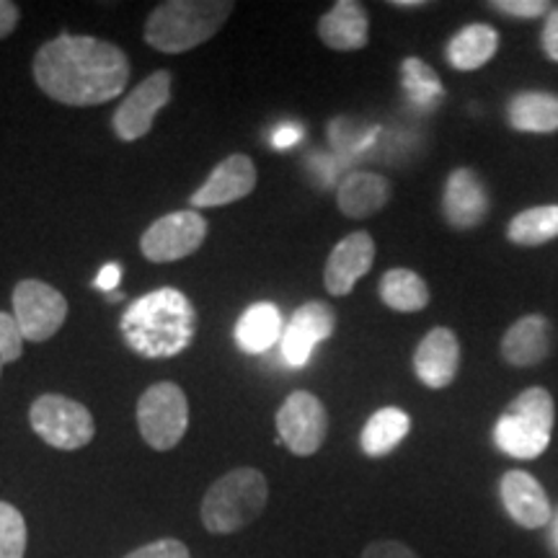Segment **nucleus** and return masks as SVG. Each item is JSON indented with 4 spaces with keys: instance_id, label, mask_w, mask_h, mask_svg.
I'll use <instances>...</instances> for the list:
<instances>
[{
    "instance_id": "nucleus-29",
    "label": "nucleus",
    "mask_w": 558,
    "mask_h": 558,
    "mask_svg": "<svg viewBox=\"0 0 558 558\" xmlns=\"http://www.w3.org/2000/svg\"><path fill=\"white\" fill-rule=\"evenodd\" d=\"M26 520L9 501H0V558H24Z\"/></svg>"
},
{
    "instance_id": "nucleus-6",
    "label": "nucleus",
    "mask_w": 558,
    "mask_h": 558,
    "mask_svg": "<svg viewBox=\"0 0 558 558\" xmlns=\"http://www.w3.org/2000/svg\"><path fill=\"white\" fill-rule=\"evenodd\" d=\"M32 429L45 439L50 448L81 450L94 439L96 422L83 403L65 396H39L29 409Z\"/></svg>"
},
{
    "instance_id": "nucleus-11",
    "label": "nucleus",
    "mask_w": 558,
    "mask_h": 558,
    "mask_svg": "<svg viewBox=\"0 0 558 558\" xmlns=\"http://www.w3.org/2000/svg\"><path fill=\"white\" fill-rule=\"evenodd\" d=\"M337 329V313L324 300H311V303L300 305L292 313L290 324L284 326L282 339V357L290 367H305L308 365L313 349L318 341H326Z\"/></svg>"
},
{
    "instance_id": "nucleus-21",
    "label": "nucleus",
    "mask_w": 558,
    "mask_h": 558,
    "mask_svg": "<svg viewBox=\"0 0 558 558\" xmlns=\"http://www.w3.org/2000/svg\"><path fill=\"white\" fill-rule=\"evenodd\" d=\"M509 128L518 132L546 135L558 130V96L546 90H525L509 101L507 109Z\"/></svg>"
},
{
    "instance_id": "nucleus-1",
    "label": "nucleus",
    "mask_w": 558,
    "mask_h": 558,
    "mask_svg": "<svg viewBox=\"0 0 558 558\" xmlns=\"http://www.w3.org/2000/svg\"><path fill=\"white\" fill-rule=\"evenodd\" d=\"M34 81L65 107H99L128 86L130 60L111 41L60 34L34 58Z\"/></svg>"
},
{
    "instance_id": "nucleus-25",
    "label": "nucleus",
    "mask_w": 558,
    "mask_h": 558,
    "mask_svg": "<svg viewBox=\"0 0 558 558\" xmlns=\"http://www.w3.org/2000/svg\"><path fill=\"white\" fill-rule=\"evenodd\" d=\"M380 300L399 313H416L429 305V288L416 271L390 269L380 279Z\"/></svg>"
},
{
    "instance_id": "nucleus-27",
    "label": "nucleus",
    "mask_w": 558,
    "mask_h": 558,
    "mask_svg": "<svg viewBox=\"0 0 558 558\" xmlns=\"http://www.w3.org/2000/svg\"><path fill=\"white\" fill-rule=\"evenodd\" d=\"M507 239L518 246H541L558 239V205H543L520 213L509 222Z\"/></svg>"
},
{
    "instance_id": "nucleus-17",
    "label": "nucleus",
    "mask_w": 558,
    "mask_h": 558,
    "mask_svg": "<svg viewBox=\"0 0 558 558\" xmlns=\"http://www.w3.org/2000/svg\"><path fill=\"white\" fill-rule=\"evenodd\" d=\"M318 37L337 52L362 50L369 39V21L362 3L339 0L329 13L318 19Z\"/></svg>"
},
{
    "instance_id": "nucleus-12",
    "label": "nucleus",
    "mask_w": 558,
    "mask_h": 558,
    "mask_svg": "<svg viewBox=\"0 0 558 558\" xmlns=\"http://www.w3.org/2000/svg\"><path fill=\"white\" fill-rule=\"evenodd\" d=\"M256 186V166L254 160L243 153H233L222 160L220 166H215V171L209 173V179L199 186L197 192L190 197L192 209H207V207H226L233 205L243 197H248Z\"/></svg>"
},
{
    "instance_id": "nucleus-13",
    "label": "nucleus",
    "mask_w": 558,
    "mask_h": 558,
    "mask_svg": "<svg viewBox=\"0 0 558 558\" xmlns=\"http://www.w3.org/2000/svg\"><path fill=\"white\" fill-rule=\"evenodd\" d=\"M375 259V241L369 233H352L333 246L326 262L324 282L333 298H344L367 275Z\"/></svg>"
},
{
    "instance_id": "nucleus-37",
    "label": "nucleus",
    "mask_w": 558,
    "mask_h": 558,
    "mask_svg": "<svg viewBox=\"0 0 558 558\" xmlns=\"http://www.w3.org/2000/svg\"><path fill=\"white\" fill-rule=\"evenodd\" d=\"M19 24V5L0 0V39H5Z\"/></svg>"
},
{
    "instance_id": "nucleus-31",
    "label": "nucleus",
    "mask_w": 558,
    "mask_h": 558,
    "mask_svg": "<svg viewBox=\"0 0 558 558\" xmlns=\"http://www.w3.org/2000/svg\"><path fill=\"white\" fill-rule=\"evenodd\" d=\"M124 558H190V548H186L181 541L163 538V541H153L148 546H140Z\"/></svg>"
},
{
    "instance_id": "nucleus-30",
    "label": "nucleus",
    "mask_w": 558,
    "mask_h": 558,
    "mask_svg": "<svg viewBox=\"0 0 558 558\" xmlns=\"http://www.w3.org/2000/svg\"><path fill=\"white\" fill-rule=\"evenodd\" d=\"M24 333H21L16 318L9 313H0V375L9 362H16L24 352Z\"/></svg>"
},
{
    "instance_id": "nucleus-10",
    "label": "nucleus",
    "mask_w": 558,
    "mask_h": 558,
    "mask_svg": "<svg viewBox=\"0 0 558 558\" xmlns=\"http://www.w3.org/2000/svg\"><path fill=\"white\" fill-rule=\"evenodd\" d=\"M171 101V73L158 70L145 78L132 94L117 107L111 117V128L124 143H135L145 137L156 122V114Z\"/></svg>"
},
{
    "instance_id": "nucleus-32",
    "label": "nucleus",
    "mask_w": 558,
    "mask_h": 558,
    "mask_svg": "<svg viewBox=\"0 0 558 558\" xmlns=\"http://www.w3.org/2000/svg\"><path fill=\"white\" fill-rule=\"evenodd\" d=\"M492 9L507 13V16L538 19L541 13L550 11V3H546V0H494Z\"/></svg>"
},
{
    "instance_id": "nucleus-35",
    "label": "nucleus",
    "mask_w": 558,
    "mask_h": 558,
    "mask_svg": "<svg viewBox=\"0 0 558 558\" xmlns=\"http://www.w3.org/2000/svg\"><path fill=\"white\" fill-rule=\"evenodd\" d=\"M120 279H122V267L117 262L111 264H104L99 275H96V288L107 292V295H111V292H117V288H120Z\"/></svg>"
},
{
    "instance_id": "nucleus-33",
    "label": "nucleus",
    "mask_w": 558,
    "mask_h": 558,
    "mask_svg": "<svg viewBox=\"0 0 558 558\" xmlns=\"http://www.w3.org/2000/svg\"><path fill=\"white\" fill-rule=\"evenodd\" d=\"M362 558H418V556L407 546V543L378 541V543H369V546L362 550Z\"/></svg>"
},
{
    "instance_id": "nucleus-18",
    "label": "nucleus",
    "mask_w": 558,
    "mask_h": 558,
    "mask_svg": "<svg viewBox=\"0 0 558 558\" xmlns=\"http://www.w3.org/2000/svg\"><path fill=\"white\" fill-rule=\"evenodd\" d=\"M550 354V324L546 316L514 320L501 339V357L514 367L541 365Z\"/></svg>"
},
{
    "instance_id": "nucleus-16",
    "label": "nucleus",
    "mask_w": 558,
    "mask_h": 558,
    "mask_svg": "<svg viewBox=\"0 0 558 558\" xmlns=\"http://www.w3.org/2000/svg\"><path fill=\"white\" fill-rule=\"evenodd\" d=\"M460 367V341L456 331L437 326L418 341L414 352L416 378L427 388H448Z\"/></svg>"
},
{
    "instance_id": "nucleus-14",
    "label": "nucleus",
    "mask_w": 558,
    "mask_h": 558,
    "mask_svg": "<svg viewBox=\"0 0 558 558\" xmlns=\"http://www.w3.org/2000/svg\"><path fill=\"white\" fill-rule=\"evenodd\" d=\"M499 497L507 514L520 527L535 530L550 522V501L541 481L527 471H507L499 481Z\"/></svg>"
},
{
    "instance_id": "nucleus-22",
    "label": "nucleus",
    "mask_w": 558,
    "mask_h": 558,
    "mask_svg": "<svg viewBox=\"0 0 558 558\" xmlns=\"http://www.w3.org/2000/svg\"><path fill=\"white\" fill-rule=\"evenodd\" d=\"M494 439H497L499 450L507 452L509 458L533 460L546 452L550 442V432L538 427V424L527 422V418L512 414V411H507V414L497 422Z\"/></svg>"
},
{
    "instance_id": "nucleus-7",
    "label": "nucleus",
    "mask_w": 558,
    "mask_h": 558,
    "mask_svg": "<svg viewBox=\"0 0 558 558\" xmlns=\"http://www.w3.org/2000/svg\"><path fill=\"white\" fill-rule=\"evenodd\" d=\"M13 318L26 341L41 344L62 329L68 318V300L41 279H21L13 290Z\"/></svg>"
},
{
    "instance_id": "nucleus-36",
    "label": "nucleus",
    "mask_w": 558,
    "mask_h": 558,
    "mask_svg": "<svg viewBox=\"0 0 558 558\" xmlns=\"http://www.w3.org/2000/svg\"><path fill=\"white\" fill-rule=\"evenodd\" d=\"M300 140H303V128H298V124H282V128H277L275 135H271L275 148H292Z\"/></svg>"
},
{
    "instance_id": "nucleus-23",
    "label": "nucleus",
    "mask_w": 558,
    "mask_h": 558,
    "mask_svg": "<svg viewBox=\"0 0 558 558\" xmlns=\"http://www.w3.org/2000/svg\"><path fill=\"white\" fill-rule=\"evenodd\" d=\"M499 50V34L486 24H471L460 29L448 45V62L460 73L484 68Z\"/></svg>"
},
{
    "instance_id": "nucleus-28",
    "label": "nucleus",
    "mask_w": 558,
    "mask_h": 558,
    "mask_svg": "<svg viewBox=\"0 0 558 558\" xmlns=\"http://www.w3.org/2000/svg\"><path fill=\"white\" fill-rule=\"evenodd\" d=\"M509 411L522 418H527V422L538 424V427H543V429H548V432L554 429L556 409H554V399H550V393L546 388L522 390L518 399L509 403Z\"/></svg>"
},
{
    "instance_id": "nucleus-39",
    "label": "nucleus",
    "mask_w": 558,
    "mask_h": 558,
    "mask_svg": "<svg viewBox=\"0 0 558 558\" xmlns=\"http://www.w3.org/2000/svg\"><path fill=\"white\" fill-rule=\"evenodd\" d=\"M550 541H554V550L558 554V514H556V522H554V538H550Z\"/></svg>"
},
{
    "instance_id": "nucleus-9",
    "label": "nucleus",
    "mask_w": 558,
    "mask_h": 558,
    "mask_svg": "<svg viewBox=\"0 0 558 558\" xmlns=\"http://www.w3.org/2000/svg\"><path fill=\"white\" fill-rule=\"evenodd\" d=\"M205 235L207 220L202 218L197 209H181V213L163 215V218L153 222L143 233L140 248H143V256L148 262H179L199 251Z\"/></svg>"
},
{
    "instance_id": "nucleus-15",
    "label": "nucleus",
    "mask_w": 558,
    "mask_h": 558,
    "mask_svg": "<svg viewBox=\"0 0 558 558\" xmlns=\"http://www.w3.org/2000/svg\"><path fill=\"white\" fill-rule=\"evenodd\" d=\"M442 213L450 228L469 230L486 220L488 194L476 171L458 169L448 177L442 194Z\"/></svg>"
},
{
    "instance_id": "nucleus-38",
    "label": "nucleus",
    "mask_w": 558,
    "mask_h": 558,
    "mask_svg": "<svg viewBox=\"0 0 558 558\" xmlns=\"http://www.w3.org/2000/svg\"><path fill=\"white\" fill-rule=\"evenodd\" d=\"M396 9H416V5H424L422 0H393Z\"/></svg>"
},
{
    "instance_id": "nucleus-8",
    "label": "nucleus",
    "mask_w": 558,
    "mask_h": 558,
    "mask_svg": "<svg viewBox=\"0 0 558 558\" xmlns=\"http://www.w3.org/2000/svg\"><path fill=\"white\" fill-rule=\"evenodd\" d=\"M277 435L279 442L288 448L292 456L308 458L320 450L326 432H329V414L320 399L308 390H295L277 409Z\"/></svg>"
},
{
    "instance_id": "nucleus-26",
    "label": "nucleus",
    "mask_w": 558,
    "mask_h": 558,
    "mask_svg": "<svg viewBox=\"0 0 558 558\" xmlns=\"http://www.w3.org/2000/svg\"><path fill=\"white\" fill-rule=\"evenodd\" d=\"M401 83L409 101L422 111L437 109L439 101L445 99V88L439 75L418 58H407L401 62Z\"/></svg>"
},
{
    "instance_id": "nucleus-24",
    "label": "nucleus",
    "mask_w": 558,
    "mask_h": 558,
    "mask_svg": "<svg viewBox=\"0 0 558 558\" xmlns=\"http://www.w3.org/2000/svg\"><path fill=\"white\" fill-rule=\"evenodd\" d=\"M411 418L403 409L386 407L375 411L373 416L367 418L365 429H362L360 445L362 452L369 458H383L388 452H393L401 445V439L409 435Z\"/></svg>"
},
{
    "instance_id": "nucleus-19",
    "label": "nucleus",
    "mask_w": 558,
    "mask_h": 558,
    "mask_svg": "<svg viewBox=\"0 0 558 558\" xmlns=\"http://www.w3.org/2000/svg\"><path fill=\"white\" fill-rule=\"evenodd\" d=\"M390 199V184L386 177L369 171L349 173V177L339 184L337 205L347 218L362 220L369 215L380 213Z\"/></svg>"
},
{
    "instance_id": "nucleus-2",
    "label": "nucleus",
    "mask_w": 558,
    "mask_h": 558,
    "mask_svg": "<svg viewBox=\"0 0 558 558\" xmlns=\"http://www.w3.org/2000/svg\"><path fill=\"white\" fill-rule=\"evenodd\" d=\"M122 337L145 360H169L184 352L197 333V311L177 288L143 295L124 311Z\"/></svg>"
},
{
    "instance_id": "nucleus-34",
    "label": "nucleus",
    "mask_w": 558,
    "mask_h": 558,
    "mask_svg": "<svg viewBox=\"0 0 558 558\" xmlns=\"http://www.w3.org/2000/svg\"><path fill=\"white\" fill-rule=\"evenodd\" d=\"M543 50H546V54L550 60L558 62V9L548 13V21L546 26H543Z\"/></svg>"
},
{
    "instance_id": "nucleus-5",
    "label": "nucleus",
    "mask_w": 558,
    "mask_h": 558,
    "mask_svg": "<svg viewBox=\"0 0 558 558\" xmlns=\"http://www.w3.org/2000/svg\"><path fill=\"white\" fill-rule=\"evenodd\" d=\"M137 427L153 450H173L190 427V403L177 383H156L140 396Z\"/></svg>"
},
{
    "instance_id": "nucleus-20",
    "label": "nucleus",
    "mask_w": 558,
    "mask_h": 558,
    "mask_svg": "<svg viewBox=\"0 0 558 558\" xmlns=\"http://www.w3.org/2000/svg\"><path fill=\"white\" fill-rule=\"evenodd\" d=\"M282 313L275 303H256L235 324V344L246 354H264L282 339Z\"/></svg>"
},
{
    "instance_id": "nucleus-4",
    "label": "nucleus",
    "mask_w": 558,
    "mask_h": 558,
    "mask_svg": "<svg viewBox=\"0 0 558 558\" xmlns=\"http://www.w3.org/2000/svg\"><path fill=\"white\" fill-rule=\"evenodd\" d=\"M269 486L262 471L235 469L215 481L202 499V525L213 535L239 533L264 512Z\"/></svg>"
},
{
    "instance_id": "nucleus-3",
    "label": "nucleus",
    "mask_w": 558,
    "mask_h": 558,
    "mask_svg": "<svg viewBox=\"0 0 558 558\" xmlns=\"http://www.w3.org/2000/svg\"><path fill=\"white\" fill-rule=\"evenodd\" d=\"M235 3L230 0H169L153 9L145 24V41L166 54L190 52L220 32Z\"/></svg>"
}]
</instances>
